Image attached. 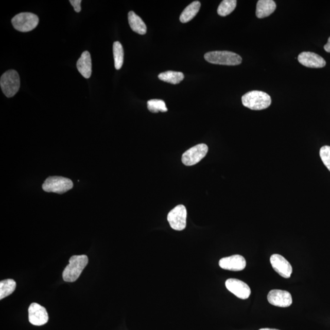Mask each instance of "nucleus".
I'll list each match as a JSON object with an SVG mask.
<instances>
[{"instance_id":"6e6552de","label":"nucleus","mask_w":330,"mask_h":330,"mask_svg":"<svg viewBox=\"0 0 330 330\" xmlns=\"http://www.w3.org/2000/svg\"><path fill=\"white\" fill-rule=\"evenodd\" d=\"M208 149V146L205 144L196 145L184 153L182 157V162L186 166L197 164L206 155Z\"/></svg>"},{"instance_id":"f3484780","label":"nucleus","mask_w":330,"mask_h":330,"mask_svg":"<svg viewBox=\"0 0 330 330\" xmlns=\"http://www.w3.org/2000/svg\"><path fill=\"white\" fill-rule=\"evenodd\" d=\"M129 23L132 30L140 34H145L147 31L146 25L141 18L135 12L130 11L128 14Z\"/></svg>"},{"instance_id":"ddd939ff","label":"nucleus","mask_w":330,"mask_h":330,"mask_svg":"<svg viewBox=\"0 0 330 330\" xmlns=\"http://www.w3.org/2000/svg\"><path fill=\"white\" fill-rule=\"evenodd\" d=\"M246 265V259L238 254L222 258L219 262V266L221 269L234 272L244 270Z\"/></svg>"},{"instance_id":"b1692460","label":"nucleus","mask_w":330,"mask_h":330,"mask_svg":"<svg viewBox=\"0 0 330 330\" xmlns=\"http://www.w3.org/2000/svg\"><path fill=\"white\" fill-rule=\"evenodd\" d=\"M320 157L326 168L330 171V146H325L322 147L320 150Z\"/></svg>"},{"instance_id":"5701e85b","label":"nucleus","mask_w":330,"mask_h":330,"mask_svg":"<svg viewBox=\"0 0 330 330\" xmlns=\"http://www.w3.org/2000/svg\"><path fill=\"white\" fill-rule=\"evenodd\" d=\"M147 104H148V110L152 113L166 112L168 111L165 102L162 100H150Z\"/></svg>"},{"instance_id":"423d86ee","label":"nucleus","mask_w":330,"mask_h":330,"mask_svg":"<svg viewBox=\"0 0 330 330\" xmlns=\"http://www.w3.org/2000/svg\"><path fill=\"white\" fill-rule=\"evenodd\" d=\"M39 21L37 15L30 12H22L13 18L12 24L16 30L26 32L37 27Z\"/></svg>"},{"instance_id":"aec40b11","label":"nucleus","mask_w":330,"mask_h":330,"mask_svg":"<svg viewBox=\"0 0 330 330\" xmlns=\"http://www.w3.org/2000/svg\"><path fill=\"white\" fill-rule=\"evenodd\" d=\"M16 288V283L14 280L7 279L0 282V300L5 299L13 292Z\"/></svg>"},{"instance_id":"2eb2a0df","label":"nucleus","mask_w":330,"mask_h":330,"mask_svg":"<svg viewBox=\"0 0 330 330\" xmlns=\"http://www.w3.org/2000/svg\"><path fill=\"white\" fill-rule=\"evenodd\" d=\"M77 67L79 73L86 78H90L92 74V63L91 55L88 51L83 52L78 60Z\"/></svg>"},{"instance_id":"412c9836","label":"nucleus","mask_w":330,"mask_h":330,"mask_svg":"<svg viewBox=\"0 0 330 330\" xmlns=\"http://www.w3.org/2000/svg\"><path fill=\"white\" fill-rule=\"evenodd\" d=\"M113 50L114 67L116 70H119L121 68L124 63V49L122 44L118 41L114 42Z\"/></svg>"},{"instance_id":"bb28decb","label":"nucleus","mask_w":330,"mask_h":330,"mask_svg":"<svg viewBox=\"0 0 330 330\" xmlns=\"http://www.w3.org/2000/svg\"><path fill=\"white\" fill-rule=\"evenodd\" d=\"M259 330H279V329H272V328H262V329H260Z\"/></svg>"},{"instance_id":"1a4fd4ad","label":"nucleus","mask_w":330,"mask_h":330,"mask_svg":"<svg viewBox=\"0 0 330 330\" xmlns=\"http://www.w3.org/2000/svg\"><path fill=\"white\" fill-rule=\"evenodd\" d=\"M29 321L32 325L41 326L48 321L46 309L37 303H32L28 308Z\"/></svg>"},{"instance_id":"393cba45","label":"nucleus","mask_w":330,"mask_h":330,"mask_svg":"<svg viewBox=\"0 0 330 330\" xmlns=\"http://www.w3.org/2000/svg\"><path fill=\"white\" fill-rule=\"evenodd\" d=\"M71 4L73 6L75 11L80 12L81 11V0H71Z\"/></svg>"},{"instance_id":"dca6fc26","label":"nucleus","mask_w":330,"mask_h":330,"mask_svg":"<svg viewBox=\"0 0 330 330\" xmlns=\"http://www.w3.org/2000/svg\"><path fill=\"white\" fill-rule=\"evenodd\" d=\"M276 5L272 0H259L257 3L256 14L257 18L263 19L275 11Z\"/></svg>"},{"instance_id":"0eeeda50","label":"nucleus","mask_w":330,"mask_h":330,"mask_svg":"<svg viewBox=\"0 0 330 330\" xmlns=\"http://www.w3.org/2000/svg\"><path fill=\"white\" fill-rule=\"evenodd\" d=\"M187 209L184 205H177L168 215L170 226L176 231L184 230L187 224Z\"/></svg>"},{"instance_id":"9d476101","label":"nucleus","mask_w":330,"mask_h":330,"mask_svg":"<svg viewBox=\"0 0 330 330\" xmlns=\"http://www.w3.org/2000/svg\"><path fill=\"white\" fill-rule=\"evenodd\" d=\"M268 301L273 306L287 308L292 305L291 294L286 290H272L268 294Z\"/></svg>"},{"instance_id":"f03ea898","label":"nucleus","mask_w":330,"mask_h":330,"mask_svg":"<svg viewBox=\"0 0 330 330\" xmlns=\"http://www.w3.org/2000/svg\"><path fill=\"white\" fill-rule=\"evenodd\" d=\"M244 106L253 110H262L267 109L272 103L269 94L259 91H252L244 94L241 97Z\"/></svg>"},{"instance_id":"a211bd4d","label":"nucleus","mask_w":330,"mask_h":330,"mask_svg":"<svg viewBox=\"0 0 330 330\" xmlns=\"http://www.w3.org/2000/svg\"><path fill=\"white\" fill-rule=\"evenodd\" d=\"M200 8V2L198 1L192 2L182 12L181 16H180V21L182 23H187L192 21L198 14Z\"/></svg>"},{"instance_id":"7ed1b4c3","label":"nucleus","mask_w":330,"mask_h":330,"mask_svg":"<svg viewBox=\"0 0 330 330\" xmlns=\"http://www.w3.org/2000/svg\"><path fill=\"white\" fill-rule=\"evenodd\" d=\"M204 58L209 63L225 66H237L242 61L239 55L228 51L209 52L205 54Z\"/></svg>"},{"instance_id":"4468645a","label":"nucleus","mask_w":330,"mask_h":330,"mask_svg":"<svg viewBox=\"0 0 330 330\" xmlns=\"http://www.w3.org/2000/svg\"><path fill=\"white\" fill-rule=\"evenodd\" d=\"M298 60L300 64L307 67L322 68L326 65L324 59L313 52H302L299 55Z\"/></svg>"},{"instance_id":"f8f14e48","label":"nucleus","mask_w":330,"mask_h":330,"mask_svg":"<svg viewBox=\"0 0 330 330\" xmlns=\"http://www.w3.org/2000/svg\"><path fill=\"white\" fill-rule=\"evenodd\" d=\"M229 291L234 294L235 296L240 299H247L249 298L251 294L250 287L246 283L235 279H229L225 283Z\"/></svg>"},{"instance_id":"a878e982","label":"nucleus","mask_w":330,"mask_h":330,"mask_svg":"<svg viewBox=\"0 0 330 330\" xmlns=\"http://www.w3.org/2000/svg\"><path fill=\"white\" fill-rule=\"evenodd\" d=\"M324 50L326 52H328V53H330V37L328 38L327 44L325 45Z\"/></svg>"},{"instance_id":"6ab92c4d","label":"nucleus","mask_w":330,"mask_h":330,"mask_svg":"<svg viewBox=\"0 0 330 330\" xmlns=\"http://www.w3.org/2000/svg\"><path fill=\"white\" fill-rule=\"evenodd\" d=\"M159 78L162 81L171 84H179L184 79V75L181 72L166 71L159 74Z\"/></svg>"},{"instance_id":"20e7f679","label":"nucleus","mask_w":330,"mask_h":330,"mask_svg":"<svg viewBox=\"0 0 330 330\" xmlns=\"http://www.w3.org/2000/svg\"><path fill=\"white\" fill-rule=\"evenodd\" d=\"M0 86L6 97L14 96L21 86V80L18 72L9 70L3 74L0 79Z\"/></svg>"},{"instance_id":"9b49d317","label":"nucleus","mask_w":330,"mask_h":330,"mask_svg":"<svg viewBox=\"0 0 330 330\" xmlns=\"http://www.w3.org/2000/svg\"><path fill=\"white\" fill-rule=\"evenodd\" d=\"M270 263L273 269L284 279H289L292 273L291 265L285 258L280 254H273L270 257Z\"/></svg>"},{"instance_id":"4be33fe9","label":"nucleus","mask_w":330,"mask_h":330,"mask_svg":"<svg viewBox=\"0 0 330 330\" xmlns=\"http://www.w3.org/2000/svg\"><path fill=\"white\" fill-rule=\"evenodd\" d=\"M237 6L236 0H224L218 6L217 12L221 17H226L233 12Z\"/></svg>"},{"instance_id":"39448f33","label":"nucleus","mask_w":330,"mask_h":330,"mask_svg":"<svg viewBox=\"0 0 330 330\" xmlns=\"http://www.w3.org/2000/svg\"><path fill=\"white\" fill-rule=\"evenodd\" d=\"M73 188L71 180L60 176H51L48 178L42 185V189L46 192L63 194Z\"/></svg>"},{"instance_id":"f257e3e1","label":"nucleus","mask_w":330,"mask_h":330,"mask_svg":"<svg viewBox=\"0 0 330 330\" xmlns=\"http://www.w3.org/2000/svg\"><path fill=\"white\" fill-rule=\"evenodd\" d=\"M88 264V257L86 255H76L72 256L70 264L65 268L63 279L66 282L73 283L78 280L84 268Z\"/></svg>"}]
</instances>
